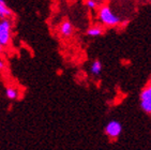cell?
I'll use <instances>...</instances> for the list:
<instances>
[{
  "mask_svg": "<svg viewBox=\"0 0 151 150\" xmlns=\"http://www.w3.org/2000/svg\"><path fill=\"white\" fill-rule=\"evenodd\" d=\"M98 18H99L100 23L107 27L118 26L121 23V18L115 14L108 6H100L99 11H98Z\"/></svg>",
  "mask_w": 151,
  "mask_h": 150,
  "instance_id": "obj_1",
  "label": "cell"
},
{
  "mask_svg": "<svg viewBox=\"0 0 151 150\" xmlns=\"http://www.w3.org/2000/svg\"><path fill=\"white\" fill-rule=\"evenodd\" d=\"M12 22L9 18L0 19V42L2 46H8L11 42Z\"/></svg>",
  "mask_w": 151,
  "mask_h": 150,
  "instance_id": "obj_2",
  "label": "cell"
},
{
  "mask_svg": "<svg viewBox=\"0 0 151 150\" xmlns=\"http://www.w3.org/2000/svg\"><path fill=\"white\" fill-rule=\"evenodd\" d=\"M122 132V125L119 121H116V120H111L109 121L106 127H105V133L106 135L111 139H116L120 136Z\"/></svg>",
  "mask_w": 151,
  "mask_h": 150,
  "instance_id": "obj_3",
  "label": "cell"
},
{
  "mask_svg": "<svg viewBox=\"0 0 151 150\" xmlns=\"http://www.w3.org/2000/svg\"><path fill=\"white\" fill-rule=\"evenodd\" d=\"M140 106L144 112L151 114V84L146 87L140 93Z\"/></svg>",
  "mask_w": 151,
  "mask_h": 150,
  "instance_id": "obj_4",
  "label": "cell"
},
{
  "mask_svg": "<svg viewBox=\"0 0 151 150\" xmlns=\"http://www.w3.org/2000/svg\"><path fill=\"white\" fill-rule=\"evenodd\" d=\"M73 31H74V28L70 20H63L59 26V32L64 38L71 37L73 35Z\"/></svg>",
  "mask_w": 151,
  "mask_h": 150,
  "instance_id": "obj_5",
  "label": "cell"
},
{
  "mask_svg": "<svg viewBox=\"0 0 151 150\" xmlns=\"http://www.w3.org/2000/svg\"><path fill=\"white\" fill-rule=\"evenodd\" d=\"M13 15L11 9L6 6L4 0H0V19L3 18H10Z\"/></svg>",
  "mask_w": 151,
  "mask_h": 150,
  "instance_id": "obj_6",
  "label": "cell"
},
{
  "mask_svg": "<svg viewBox=\"0 0 151 150\" xmlns=\"http://www.w3.org/2000/svg\"><path fill=\"white\" fill-rule=\"evenodd\" d=\"M104 33V29L103 27L101 26H92L90 28H88L87 30V35L91 38H96V37H100Z\"/></svg>",
  "mask_w": 151,
  "mask_h": 150,
  "instance_id": "obj_7",
  "label": "cell"
},
{
  "mask_svg": "<svg viewBox=\"0 0 151 150\" xmlns=\"http://www.w3.org/2000/svg\"><path fill=\"white\" fill-rule=\"evenodd\" d=\"M102 69H103V66H102V62L100 60H94L90 66L91 74L96 75V76H98V75L101 74Z\"/></svg>",
  "mask_w": 151,
  "mask_h": 150,
  "instance_id": "obj_8",
  "label": "cell"
},
{
  "mask_svg": "<svg viewBox=\"0 0 151 150\" xmlns=\"http://www.w3.org/2000/svg\"><path fill=\"white\" fill-rule=\"evenodd\" d=\"M6 94L10 100H16L18 98V90L14 87H8L6 90Z\"/></svg>",
  "mask_w": 151,
  "mask_h": 150,
  "instance_id": "obj_9",
  "label": "cell"
},
{
  "mask_svg": "<svg viewBox=\"0 0 151 150\" xmlns=\"http://www.w3.org/2000/svg\"><path fill=\"white\" fill-rule=\"evenodd\" d=\"M86 6L91 10H94L98 8V1L96 0H87L86 1Z\"/></svg>",
  "mask_w": 151,
  "mask_h": 150,
  "instance_id": "obj_10",
  "label": "cell"
},
{
  "mask_svg": "<svg viewBox=\"0 0 151 150\" xmlns=\"http://www.w3.org/2000/svg\"><path fill=\"white\" fill-rule=\"evenodd\" d=\"M4 68H6V63H4V61L0 59V70H3Z\"/></svg>",
  "mask_w": 151,
  "mask_h": 150,
  "instance_id": "obj_11",
  "label": "cell"
},
{
  "mask_svg": "<svg viewBox=\"0 0 151 150\" xmlns=\"http://www.w3.org/2000/svg\"><path fill=\"white\" fill-rule=\"evenodd\" d=\"M2 49H3V46H2V44H1V42H0V53L2 52Z\"/></svg>",
  "mask_w": 151,
  "mask_h": 150,
  "instance_id": "obj_12",
  "label": "cell"
},
{
  "mask_svg": "<svg viewBox=\"0 0 151 150\" xmlns=\"http://www.w3.org/2000/svg\"><path fill=\"white\" fill-rule=\"evenodd\" d=\"M96 1H105V0H96Z\"/></svg>",
  "mask_w": 151,
  "mask_h": 150,
  "instance_id": "obj_13",
  "label": "cell"
},
{
  "mask_svg": "<svg viewBox=\"0 0 151 150\" xmlns=\"http://www.w3.org/2000/svg\"><path fill=\"white\" fill-rule=\"evenodd\" d=\"M150 1H151V0H150Z\"/></svg>",
  "mask_w": 151,
  "mask_h": 150,
  "instance_id": "obj_14",
  "label": "cell"
}]
</instances>
